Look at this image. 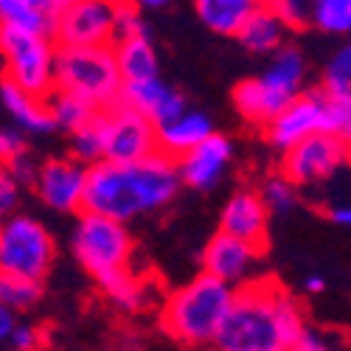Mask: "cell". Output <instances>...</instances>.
<instances>
[{
	"instance_id": "obj_28",
	"label": "cell",
	"mask_w": 351,
	"mask_h": 351,
	"mask_svg": "<svg viewBox=\"0 0 351 351\" xmlns=\"http://www.w3.org/2000/svg\"><path fill=\"white\" fill-rule=\"evenodd\" d=\"M71 135V155L82 160L84 166H90L104 158V132H101V115L96 112L90 121L82 124L79 130L68 132Z\"/></svg>"
},
{
	"instance_id": "obj_10",
	"label": "cell",
	"mask_w": 351,
	"mask_h": 351,
	"mask_svg": "<svg viewBox=\"0 0 351 351\" xmlns=\"http://www.w3.org/2000/svg\"><path fill=\"white\" fill-rule=\"evenodd\" d=\"M101 115V132H104V158L101 160H115L127 163L138 160L158 149V135L155 124L141 115L138 110L115 101L110 107L99 110Z\"/></svg>"
},
{
	"instance_id": "obj_18",
	"label": "cell",
	"mask_w": 351,
	"mask_h": 351,
	"mask_svg": "<svg viewBox=\"0 0 351 351\" xmlns=\"http://www.w3.org/2000/svg\"><path fill=\"white\" fill-rule=\"evenodd\" d=\"M289 99H295V96L281 93L278 87H273L261 76L245 79V82H239L237 87H233V104H237V112L253 127H265Z\"/></svg>"
},
{
	"instance_id": "obj_1",
	"label": "cell",
	"mask_w": 351,
	"mask_h": 351,
	"mask_svg": "<svg viewBox=\"0 0 351 351\" xmlns=\"http://www.w3.org/2000/svg\"><path fill=\"white\" fill-rule=\"evenodd\" d=\"M180 186L178 163L160 149L127 163L96 160L87 166L82 211L130 225L135 217L155 214L174 202Z\"/></svg>"
},
{
	"instance_id": "obj_40",
	"label": "cell",
	"mask_w": 351,
	"mask_h": 351,
	"mask_svg": "<svg viewBox=\"0 0 351 351\" xmlns=\"http://www.w3.org/2000/svg\"><path fill=\"white\" fill-rule=\"evenodd\" d=\"M28 3H32L34 9H40L43 14H48V17L53 20L56 14H60V12H62V9L71 3V0H28Z\"/></svg>"
},
{
	"instance_id": "obj_17",
	"label": "cell",
	"mask_w": 351,
	"mask_h": 351,
	"mask_svg": "<svg viewBox=\"0 0 351 351\" xmlns=\"http://www.w3.org/2000/svg\"><path fill=\"white\" fill-rule=\"evenodd\" d=\"M214 132V124L206 112L199 110H183L178 115H171L169 121L155 124V135H158V149L169 158L178 160L180 155H186L191 146H197L202 138H208Z\"/></svg>"
},
{
	"instance_id": "obj_21",
	"label": "cell",
	"mask_w": 351,
	"mask_h": 351,
	"mask_svg": "<svg viewBox=\"0 0 351 351\" xmlns=\"http://www.w3.org/2000/svg\"><path fill=\"white\" fill-rule=\"evenodd\" d=\"M261 6V0H194L197 17L214 34L237 37L247 17Z\"/></svg>"
},
{
	"instance_id": "obj_13",
	"label": "cell",
	"mask_w": 351,
	"mask_h": 351,
	"mask_svg": "<svg viewBox=\"0 0 351 351\" xmlns=\"http://www.w3.org/2000/svg\"><path fill=\"white\" fill-rule=\"evenodd\" d=\"M233 160V143L228 135H219L217 130L202 138L197 146L186 155H180L178 160V174H180V183L194 189V191H211L222 183L225 171Z\"/></svg>"
},
{
	"instance_id": "obj_7",
	"label": "cell",
	"mask_w": 351,
	"mask_h": 351,
	"mask_svg": "<svg viewBox=\"0 0 351 351\" xmlns=\"http://www.w3.org/2000/svg\"><path fill=\"white\" fill-rule=\"evenodd\" d=\"M0 56L6 62V79L17 87L40 99L53 90L56 43L51 34L0 25Z\"/></svg>"
},
{
	"instance_id": "obj_41",
	"label": "cell",
	"mask_w": 351,
	"mask_h": 351,
	"mask_svg": "<svg viewBox=\"0 0 351 351\" xmlns=\"http://www.w3.org/2000/svg\"><path fill=\"white\" fill-rule=\"evenodd\" d=\"M326 217L332 219V222H337V225H351V208L346 206V202H335V206H329L326 208Z\"/></svg>"
},
{
	"instance_id": "obj_12",
	"label": "cell",
	"mask_w": 351,
	"mask_h": 351,
	"mask_svg": "<svg viewBox=\"0 0 351 351\" xmlns=\"http://www.w3.org/2000/svg\"><path fill=\"white\" fill-rule=\"evenodd\" d=\"M261 256H265V250H258L256 245L239 237H230L225 230H217L208 239V245L202 247V273H208L237 289L239 284L258 276L256 270Z\"/></svg>"
},
{
	"instance_id": "obj_16",
	"label": "cell",
	"mask_w": 351,
	"mask_h": 351,
	"mask_svg": "<svg viewBox=\"0 0 351 351\" xmlns=\"http://www.w3.org/2000/svg\"><path fill=\"white\" fill-rule=\"evenodd\" d=\"M119 101L132 107V110H138L141 115H146L152 124H163V121L171 119V115H178V112H183L189 107L186 96L180 90H174L171 84H166L160 76L124 82L121 93H119Z\"/></svg>"
},
{
	"instance_id": "obj_22",
	"label": "cell",
	"mask_w": 351,
	"mask_h": 351,
	"mask_svg": "<svg viewBox=\"0 0 351 351\" xmlns=\"http://www.w3.org/2000/svg\"><path fill=\"white\" fill-rule=\"evenodd\" d=\"M287 32L289 28L261 3L250 17L247 23L239 28V43L250 51V53H261V56H270L276 48H281L287 43Z\"/></svg>"
},
{
	"instance_id": "obj_5",
	"label": "cell",
	"mask_w": 351,
	"mask_h": 351,
	"mask_svg": "<svg viewBox=\"0 0 351 351\" xmlns=\"http://www.w3.org/2000/svg\"><path fill=\"white\" fill-rule=\"evenodd\" d=\"M79 214L82 217L71 239V250L79 261V267L96 284L132 267L135 242L130 228L101 214H90V211H79Z\"/></svg>"
},
{
	"instance_id": "obj_8",
	"label": "cell",
	"mask_w": 351,
	"mask_h": 351,
	"mask_svg": "<svg viewBox=\"0 0 351 351\" xmlns=\"http://www.w3.org/2000/svg\"><path fill=\"white\" fill-rule=\"evenodd\" d=\"M281 166L278 171L287 180H292L298 189L304 186H315L324 183L348 163V138L332 135L317 130L312 135H306L304 141H298L295 146L281 152Z\"/></svg>"
},
{
	"instance_id": "obj_26",
	"label": "cell",
	"mask_w": 351,
	"mask_h": 351,
	"mask_svg": "<svg viewBox=\"0 0 351 351\" xmlns=\"http://www.w3.org/2000/svg\"><path fill=\"white\" fill-rule=\"evenodd\" d=\"M43 292H45L43 281L0 270V304H3L9 312L23 315L28 309H34L43 301Z\"/></svg>"
},
{
	"instance_id": "obj_6",
	"label": "cell",
	"mask_w": 351,
	"mask_h": 351,
	"mask_svg": "<svg viewBox=\"0 0 351 351\" xmlns=\"http://www.w3.org/2000/svg\"><path fill=\"white\" fill-rule=\"evenodd\" d=\"M56 242L51 230L28 214H9L0 219V270L45 281L53 267Z\"/></svg>"
},
{
	"instance_id": "obj_9",
	"label": "cell",
	"mask_w": 351,
	"mask_h": 351,
	"mask_svg": "<svg viewBox=\"0 0 351 351\" xmlns=\"http://www.w3.org/2000/svg\"><path fill=\"white\" fill-rule=\"evenodd\" d=\"M119 0H71L51 20L56 45H112Z\"/></svg>"
},
{
	"instance_id": "obj_42",
	"label": "cell",
	"mask_w": 351,
	"mask_h": 351,
	"mask_svg": "<svg viewBox=\"0 0 351 351\" xmlns=\"http://www.w3.org/2000/svg\"><path fill=\"white\" fill-rule=\"evenodd\" d=\"M14 320H17V315L9 312L3 304H0V343H6V337H9L12 326H14Z\"/></svg>"
},
{
	"instance_id": "obj_35",
	"label": "cell",
	"mask_w": 351,
	"mask_h": 351,
	"mask_svg": "<svg viewBox=\"0 0 351 351\" xmlns=\"http://www.w3.org/2000/svg\"><path fill=\"white\" fill-rule=\"evenodd\" d=\"M20 194H23V186L14 180L9 166L0 163V219L20 208Z\"/></svg>"
},
{
	"instance_id": "obj_25",
	"label": "cell",
	"mask_w": 351,
	"mask_h": 351,
	"mask_svg": "<svg viewBox=\"0 0 351 351\" xmlns=\"http://www.w3.org/2000/svg\"><path fill=\"white\" fill-rule=\"evenodd\" d=\"M99 289L104 292L107 301H112L115 306L124 309V312H141L146 306V298H149V289H146L143 278L132 267H127L121 273H115V276L99 281Z\"/></svg>"
},
{
	"instance_id": "obj_36",
	"label": "cell",
	"mask_w": 351,
	"mask_h": 351,
	"mask_svg": "<svg viewBox=\"0 0 351 351\" xmlns=\"http://www.w3.org/2000/svg\"><path fill=\"white\" fill-rule=\"evenodd\" d=\"M6 343H12L14 348H23V351H32V348H43L45 346V332L34 324H17L14 320V326L6 337Z\"/></svg>"
},
{
	"instance_id": "obj_14",
	"label": "cell",
	"mask_w": 351,
	"mask_h": 351,
	"mask_svg": "<svg viewBox=\"0 0 351 351\" xmlns=\"http://www.w3.org/2000/svg\"><path fill=\"white\" fill-rule=\"evenodd\" d=\"M219 230L230 233V237H239L250 245H256L258 250H267V239H270V211L261 202L258 191L253 189H239L233 191L222 208L219 217Z\"/></svg>"
},
{
	"instance_id": "obj_34",
	"label": "cell",
	"mask_w": 351,
	"mask_h": 351,
	"mask_svg": "<svg viewBox=\"0 0 351 351\" xmlns=\"http://www.w3.org/2000/svg\"><path fill=\"white\" fill-rule=\"evenodd\" d=\"M143 32H149V28H146V23L141 17V9H135L132 3H127V0H119V12H115V40L143 34Z\"/></svg>"
},
{
	"instance_id": "obj_38",
	"label": "cell",
	"mask_w": 351,
	"mask_h": 351,
	"mask_svg": "<svg viewBox=\"0 0 351 351\" xmlns=\"http://www.w3.org/2000/svg\"><path fill=\"white\" fill-rule=\"evenodd\" d=\"M25 149H28V138L20 127L17 130H0V163H9L14 155H20Z\"/></svg>"
},
{
	"instance_id": "obj_24",
	"label": "cell",
	"mask_w": 351,
	"mask_h": 351,
	"mask_svg": "<svg viewBox=\"0 0 351 351\" xmlns=\"http://www.w3.org/2000/svg\"><path fill=\"white\" fill-rule=\"evenodd\" d=\"M45 104L51 112L53 130H65V132L79 130L82 124H87L99 112V107H93L87 99H82L71 90H60V87H53V90L45 96Z\"/></svg>"
},
{
	"instance_id": "obj_32",
	"label": "cell",
	"mask_w": 351,
	"mask_h": 351,
	"mask_svg": "<svg viewBox=\"0 0 351 351\" xmlns=\"http://www.w3.org/2000/svg\"><path fill=\"white\" fill-rule=\"evenodd\" d=\"M258 197L270 214H289L298 206V186L287 180L281 171H276V174H267V180L261 183Z\"/></svg>"
},
{
	"instance_id": "obj_27",
	"label": "cell",
	"mask_w": 351,
	"mask_h": 351,
	"mask_svg": "<svg viewBox=\"0 0 351 351\" xmlns=\"http://www.w3.org/2000/svg\"><path fill=\"white\" fill-rule=\"evenodd\" d=\"M0 25L51 34V17L34 9L28 0H0Z\"/></svg>"
},
{
	"instance_id": "obj_43",
	"label": "cell",
	"mask_w": 351,
	"mask_h": 351,
	"mask_svg": "<svg viewBox=\"0 0 351 351\" xmlns=\"http://www.w3.org/2000/svg\"><path fill=\"white\" fill-rule=\"evenodd\" d=\"M127 3H132L141 12H146V9H163V6L171 3V0H127Z\"/></svg>"
},
{
	"instance_id": "obj_2",
	"label": "cell",
	"mask_w": 351,
	"mask_h": 351,
	"mask_svg": "<svg viewBox=\"0 0 351 351\" xmlns=\"http://www.w3.org/2000/svg\"><path fill=\"white\" fill-rule=\"evenodd\" d=\"M304 324L298 298L276 278L256 276L233 289L214 346L222 351H292Z\"/></svg>"
},
{
	"instance_id": "obj_23",
	"label": "cell",
	"mask_w": 351,
	"mask_h": 351,
	"mask_svg": "<svg viewBox=\"0 0 351 351\" xmlns=\"http://www.w3.org/2000/svg\"><path fill=\"white\" fill-rule=\"evenodd\" d=\"M261 79L270 82L273 87H278L287 96H298L306 84V60L295 45H281L270 53V65L261 73Z\"/></svg>"
},
{
	"instance_id": "obj_30",
	"label": "cell",
	"mask_w": 351,
	"mask_h": 351,
	"mask_svg": "<svg viewBox=\"0 0 351 351\" xmlns=\"http://www.w3.org/2000/svg\"><path fill=\"white\" fill-rule=\"evenodd\" d=\"M312 25L326 34H348L351 0H312Z\"/></svg>"
},
{
	"instance_id": "obj_37",
	"label": "cell",
	"mask_w": 351,
	"mask_h": 351,
	"mask_svg": "<svg viewBox=\"0 0 351 351\" xmlns=\"http://www.w3.org/2000/svg\"><path fill=\"white\" fill-rule=\"evenodd\" d=\"M9 171L14 174V180L20 183V186H25V189H32V183H34V178H37V169H40V160L32 155V152H20V155H14L9 163Z\"/></svg>"
},
{
	"instance_id": "obj_33",
	"label": "cell",
	"mask_w": 351,
	"mask_h": 351,
	"mask_svg": "<svg viewBox=\"0 0 351 351\" xmlns=\"http://www.w3.org/2000/svg\"><path fill=\"white\" fill-rule=\"evenodd\" d=\"M289 32H304L312 25V0H261Z\"/></svg>"
},
{
	"instance_id": "obj_15",
	"label": "cell",
	"mask_w": 351,
	"mask_h": 351,
	"mask_svg": "<svg viewBox=\"0 0 351 351\" xmlns=\"http://www.w3.org/2000/svg\"><path fill=\"white\" fill-rule=\"evenodd\" d=\"M265 138L270 141V146H276L278 152L295 146L298 141H304L306 135L320 130V104H317V93H298L295 99H289L273 119L261 127Z\"/></svg>"
},
{
	"instance_id": "obj_20",
	"label": "cell",
	"mask_w": 351,
	"mask_h": 351,
	"mask_svg": "<svg viewBox=\"0 0 351 351\" xmlns=\"http://www.w3.org/2000/svg\"><path fill=\"white\" fill-rule=\"evenodd\" d=\"M112 53H115V62H119V71H121L124 82L160 76V60H158V51L152 45L149 32L115 40Z\"/></svg>"
},
{
	"instance_id": "obj_11",
	"label": "cell",
	"mask_w": 351,
	"mask_h": 351,
	"mask_svg": "<svg viewBox=\"0 0 351 351\" xmlns=\"http://www.w3.org/2000/svg\"><path fill=\"white\" fill-rule=\"evenodd\" d=\"M84 178H87V166L73 155L48 158L40 160L32 189L45 208L60 214H79L84 197Z\"/></svg>"
},
{
	"instance_id": "obj_19",
	"label": "cell",
	"mask_w": 351,
	"mask_h": 351,
	"mask_svg": "<svg viewBox=\"0 0 351 351\" xmlns=\"http://www.w3.org/2000/svg\"><path fill=\"white\" fill-rule=\"evenodd\" d=\"M0 101H3L6 112L12 115L14 124L23 132H32V135L53 132V121H51L45 99L32 96L28 90H23V87H17L14 82H9L6 76H3V82H0Z\"/></svg>"
},
{
	"instance_id": "obj_4",
	"label": "cell",
	"mask_w": 351,
	"mask_h": 351,
	"mask_svg": "<svg viewBox=\"0 0 351 351\" xmlns=\"http://www.w3.org/2000/svg\"><path fill=\"white\" fill-rule=\"evenodd\" d=\"M121 84L112 45H56L53 87L71 90L101 110L119 101Z\"/></svg>"
},
{
	"instance_id": "obj_39",
	"label": "cell",
	"mask_w": 351,
	"mask_h": 351,
	"mask_svg": "<svg viewBox=\"0 0 351 351\" xmlns=\"http://www.w3.org/2000/svg\"><path fill=\"white\" fill-rule=\"evenodd\" d=\"M326 337H329V332L304 324V329L295 340V351H326L335 346V340H326Z\"/></svg>"
},
{
	"instance_id": "obj_29",
	"label": "cell",
	"mask_w": 351,
	"mask_h": 351,
	"mask_svg": "<svg viewBox=\"0 0 351 351\" xmlns=\"http://www.w3.org/2000/svg\"><path fill=\"white\" fill-rule=\"evenodd\" d=\"M315 93H317V104H320V130L351 141V99L329 96L320 90V87Z\"/></svg>"
},
{
	"instance_id": "obj_3",
	"label": "cell",
	"mask_w": 351,
	"mask_h": 351,
	"mask_svg": "<svg viewBox=\"0 0 351 351\" xmlns=\"http://www.w3.org/2000/svg\"><path fill=\"white\" fill-rule=\"evenodd\" d=\"M233 301V287L199 273L189 284L171 289L160 306V329L180 346H214V337Z\"/></svg>"
},
{
	"instance_id": "obj_44",
	"label": "cell",
	"mask_w": 351,
	"mask_h": 351,
	"mask_svg": "<svg viewBox=\"0 0 351 351\" xmlns=\"http://www.w3.org/2000/svg\"><path fill=\"white\" fill-rule=\"evenodd\" d=\"M304 287H306V292H324L326 289V281L320 278V276H309Z\"/></svg>"
},
{
	"instance_id": "obj_31",
	"label": "cell",
	"mask_w": 351,
	"mask_h": 351,
	"mask_svg": "<svg viewBox=\"0 0 351 351\" xmlns=\"http://www.w3.org/2000/svg\"><path fill=\"white\" fill-rule=\"evenodd\" d=\"M320 90L329 96L351 99V45H340L329 56L324 76H320Z\"/></svg>"
}]
</instances>
